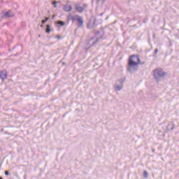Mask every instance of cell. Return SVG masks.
Here are the masks:
<instances>
[{"mask_svg": "<svg viewBox=\"0 0 179 179\" xmlns=\"http://www.w3.org/2000/svg\"><path fill=\"white\" fill-rule=\"evenodd\" d=\"M125 80V78L121 79L120 80H118L117 82H116L115 85H114V88L116 89V90L117 91H119L123 87V85H124V82Z\"/></svg>", "mask_w": 179, "mask_h": 179, "instance_id": "3", "label": "cell"}, {"mask_svg": "<svg viewBox=\"0 0 179 179\" xmlns=\"http://www.w3.org/2000/svg\"><path fill=\"white\" fill-rule=\"evenodd\" d=\"M101 34L102 33L101 32H99V33H98L97 34H96L95 35V36L94 37H93L89 41V44H90V45H93L94 44V42H96L97 41L98 39H99L101 36Z\"/></svg>", "mask_w": 179, "mask_h": 179, "instance_id": "4", "label": "cell"}, {"mask_svg": "<svg viewBox=\"0 0 179 179\" xmlns=\"http://www.w3.org/2000/svg\"><path fill=\"white\" fill-rule=\"evenodd\" d=\"M72 18H73V20H77L78 22L79 26H81L83 25V20L81 17H79L78 15H76V16L73 17Z\"/></svg>", "mask_w": 179, "mask_h": 179, "instance_id": "5", "label": "cell"}, {"mask_svg": "<svg viewBox=\"0 0 179 179\" xmlns=\"http://www.w3.org/2000/svg\"><path fill=\"white\" fill-rule=\"evenodd\" d=\"M76 9H77V10L78 11H79V12H81L83 11L84 8H83V7H78L76 8Z\"/></svg>", "mask_w": 179, "mask_h": 179, "instance_id": "8", "label": "cell"}, {"mask_svg": "<svg viewBox=\"0 0 179 179\" xmlns=\"http://www.w3.org/2000/svg\"><path fill=\"white\" fill-rule=\"evenodd\" d=\"M140 63V58L138 55H131L128 60V70L131 72L135 71Z\"/></svg>", "mask_w": 179, "mask_h": 179, "instance_id": "1", "label": "cell"}, {"mask_svg": "<svg viewBox=\"0 0 179 179\" xmlns=\"http://www.w3.org/2000/svg\"><path fill=\"white\" fill-rule=\"evenodd\" d=\"M153 75L156 81L159 82L166 76V73L162 69L156 68L153 71Z\"/></svg>", "mask_w": 179, "mask_h": 179, "instance_id": "2", "label": "cell"}, {"mask_svg": "<svg viewBox=\"0 0 179 179\" xmlns=\"http://www.w3.org/2000/svg\"><path fill=\"white\" fill-rule=\"evenodd\" d=\"M94 22H95V19L94 17H91V19L89 20L88 24V27L89 28H91L94 26Z\"/></svg>", "mask_w": 179, "mask_h": 179, "instance_id": "6", "label": "cell"}, {"mask_svg": "<svg viewBox=\"0 0 179 179\" xmlns=\"http://www.w3.org/2000/svg\"><path fill=\"white\" fill-rule=\"evenodd\" d=\"M63 9H64V10H65V11L69 12V11H70L71 10H72V7L69 4H66V5H64Z\"/></svg>", "mask_w": 179, "mask_h": 179, "instance_id": "7", "label": "cell"}]
</instances>
